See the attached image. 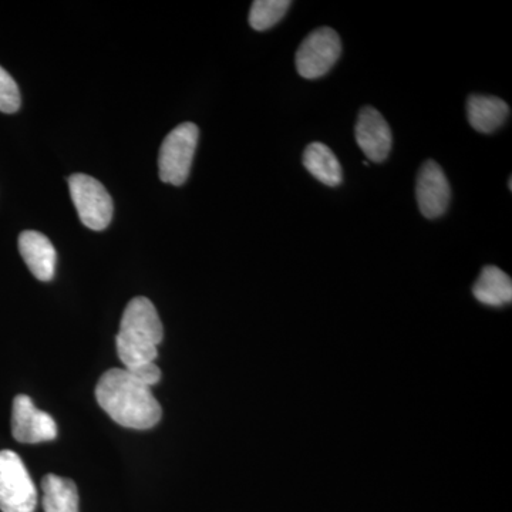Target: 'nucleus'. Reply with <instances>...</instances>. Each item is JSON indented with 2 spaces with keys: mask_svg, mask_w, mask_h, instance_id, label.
<instances>
[{
  "mask_svg": "<svg viewBox=\"0 0 512 512\" xmlns=\"http://www.w3.org/2000/svg\"><path fill=\"white\" fill-rule=\"evenodd\" d=\"M96 399L111 419L127 429H151L163 416L151 387L126 369L107 370L97 383Z\"/></svg>",
  "mask_w": 512,
  "mask_h": 512,
  "instance_id": "obj_1",
  "label": "nucleus"
},
{
  "mask_svg": "<svg viewBox=\"0 0 512 512\" xmlns=\"http://www.w3.org/2000/svg\"><path fill=\"white\" fill-rule=\"evenodd\" d=\"M164 329L156 306L144 296L131 299L124 309L117 333V353L126 369L154 363Z\"/></svg>",
  "mask_w": 512,
  "mask_h": 512,
  "instance_id": "obj_2",
  "label": "nucleus"
},
{
  "mask_svg": "<svg viewBox=\"0 0 512 512\" xmlns=\"http://www.w3.org/2000/svg\"><path fill=\"white\" fill-rule=\"evenodd\" d=\"M198 137L200 128L197 124L183 123L164 138L158 157V170L163 183L180 187L188 180Z\"/></svg>",
  "mask_w": 512,
  "mask_h": 512,
  "instance_id": "obj_3",
  "label": "nucleus"
},
{
  "mask_svg": "<svg viewBox=\"0 0 512 512\" xmlns=\"http://www.w3.org/2000/svg\"><path fill=\"white\" fill-rule=\"evenodd\" d=\"M37 491L22 458L15 451H0V511L35 512Z\"/></svg>",
  "mask_w": 512,
  "mask_h": 512,
  "instance_id": "obj_4",
  "label": "nucleus"
},
{
  "mask_svg": "<svg viewBox=\"0 0 512 512\" xmlns=\"http://www.w3.org/2000/svg\"><path fill=\"white\" fill-rule=\"evenodd\" d=\"M70 195L84 227L103 231L113 220V200L104 185L86 174L69 178Z\"/></svg>",
  "mask_w": 512,
  "mask_h": 512,
  "instance_id": "obj_5",
  "label": "nucleus"
},
{
  "mask_svg": "<svg viewBox=\"0 0 512 512\" xmlns=\"http://www.w3.org/2000/svg\"><path fill=\"white\" fill-rule=\"evenodd\" d=\"M342 53V42L332 28L313 30L296 52V69L303 79L313 80L330 72Z\"/></svg>",
  "mask_w": 512,
  "mask_h": 512,
  "instance_id": "obj_6",
  "label": "nucleus"
},
{
  "mask_svg": "<svg viewBox=\"0 0 512 512\" xmlns=\"http://www.w3.org/2000/svg\"><path fill=\"white\" fill-rule=\"evenodd\" d=\"M12 434L19 443L52 441L57 437V424L50 414L36 409L30 397L19 394L13 400Z\"/></svg>",
  "mask_w": 512,
  "mask_h": 512,
  "instance_id": "obj_7",
  "label": "nucleus"
},
{
  "mask_svg": "<svg viewBox=\"0 0 512 512\" xmlns=\"http://www.w3.org/2000/svg\"><path fill=\"white\" fill-rule=\"evenodd\" d=\"M416 197L421 214L436 220L447 211L451 200V188L443 168L436 161L427 160L417 175Z\"/></svg>",
  "mask_w": 512,
  "mask_h": 512,
  "instance_id": "obj_8",
  "label": "nucleus"
},
{
  "mask_svg": "<svg viewBox=\"0 0 512 512\" xmlns=\"http://www.w3.org/2000/svg\"><path fill=\"white\" fill-rule=\"evenodd\" d=\"M357 146L373 163H383L393 146L392 130L375 107L366 106L357 117L355 128Z\"/></svg>",
  "mask_w": 512,
  "mask_h": 512,
  "instance_id": "obj_9",
  "label": "nucleus"
},
{
  "mask_svg": "<svg viewBox=\"0 0 512 512\" xmlns=\"http://www.w3.org/2000/svg\"><path fill=\"white\" fill-rule=\"evenodd\" d=\"M19 252L35 278L42 282L52 281L57 254L46 235L37 231H23L19 235Z\"/></svg>",
  "mask_w": 512,
  "mask_h": 512,
  "instance_id": "obj_10",
  "label": "nucleus"
},
{
  "mask_svg": "<svg viewBox=\"0 0 512 512\" xmlns=\"http://www.w3.org/2000/svg\"><path fill=\"white\" fill-rule=\"evenodd\" d=\"M510 116V106L494 96L473 94L467 100L468 123L478 133L491 134L504 126Z\"/></svg>",
  "mask_w": 512,
  "mask_h": 512,
  "instance_id": "obj_11",
  "label": "nucleus"
},
{
  "mask_svg": "<svg viewBox=\"0 0 512 512\" xmlns=\"http://www.w3.org/2000/svg\"><path fill=\"white\" fill-rule=\"evenodd\" d=\"M473 295L483 305L501 308L512 301L510 276L497 266H485L473 286Z\"/></svg>",
  "mask_w": 512,
  "mask_h": 512,
  "instance_id": "obj_12",
  "label": "nucleus"
},
{
  "mask_svg": "<svg viewBox=\"0 0 512 512\" xmlns=\"http://www.w3.org/2000/svg\"><path fill=\"white\" fill-rule=\"evenodd\" d=\"M303 165L316 180L328 187H338L342 184V165L333 151L323 143H311L306 147Z\"/></svg>",
  "mask_w": 512,
  "mask_h": 512,
  "instance_id": "obj_13",
  "label": "nucleus"
},
{
  "mask_svg": "<svg viewBox=\"0 0 512 512\" xmlns=\"http://www.w3.org/2000/svg\"><path fill=\"white\" fill-rule=\"evenodd\" d=\"M42 490L45 512H79V491L69 478L47 474Z\"/></svg>",
  "mask_w": 512,
  "mask_h": 512,
  "instance_id": "obj_14",
  "label": "nucleus"
},
{
  "mask_svg": "<svg viewBox=\"0 0 512 512\" xmlns=\"http://www.w3.org/2000/svg\"><path fill=\"white\" fill-rule=\"evenodd\" d=\"M291 5L289 0H255L249 12V25L259 32L274 28L285 18Z\"/></svg>",
  "mask_w": 512,
  "mask_h": 512,
  "instance_id": "obj_15",
  "label": "nucleus"
},
{
  "mask_svg": "<svg viewBox=\"0 0 512 512\" xmlns=\"http://www.w3.org/2000/svg\"><path fill=\"white\" fill-rule=\"evenodd\" d=\"M20 92L18 84L2 66H0V111L16 113L20 109Z\"/></svg>",
  "mask_w": 512,
  "mask_h": 512,
  "instance_id": "obj_16",
  "label": "nucleus"
},
{
  "mask_svg": "<svg viewBox=\"0 0 512 512\" xmlns=\"http://www.w3.org/2000/svg\"><path fill=\"white\" fill-rule=\"evenodd\" d=\"M126 370L131 376L136 377L137 380L148 387L154 386L161 380V370L156 363H144V365L130 367Z\"/></svg>",
  "mask_w": 512,
  "mask_h": 512,
  "instance_id": "obj_17",
  "label": "nucleus"
}]
</instances>
